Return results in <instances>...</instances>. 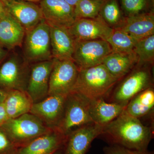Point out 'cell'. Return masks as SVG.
<instances>
[{"label":"cell","instance_id":"obj_22","mask_svg":"<svg viewBox=\"0 0 154 154\" xmlns=\"http://www.w3.org/2000/svg\"><path fill=\"white\" fill-rule=\"evenodd\" d=\"M137 63V57L134 52H112L105 57L102 64L119 81L128 74Z\"/></svg>","mask_w":154,"mask_h":154},{"label":"cell","instance_id":"obj_19","mask_svg":"<svg viewBox=\"0 0 154 154\" xmlns=\"http://www.w3.org/2000/svg\"><path fill=\"white\" fill-rule=\"evenodd\" d=\"M25 36L24 28L7 12L0 18V44L8 49L21 47Z\"/></svg>","mask_w":154,"mask_h":154},{"label":"cell","instance_id":"obj_2","mask_svg":"<svg viewBox=\"0 0 154 154\" xmlns=\"http://www.w3.org/2000/svg\"><path fill=\"white\" fill-rule=\"evenodd\" d=\"M152 67V65H136L117 82L105 99V101L125 107L136 95L148 88L154 87Z\"/></svg>","mask_w":154,"mask_h":154},{"label":"cell","instance_id":"obj_34","mask_svg":"<svg viewBox=\"0 0 154 154\" xmlns=\"http://www.w3.org/2000/svg\"><path fill=\"white\" fill-rule=\"evenodd\" d=\"M8 94V91L0 89V103H3Z\"/></svg>","mask_w":154,"mask_h":154},{"label":"cell","instance_id":"obj_17","mask_svg":"<svg viewBox=\"0 0 154 154\" xmlns=\"http://www.w3.org/2000/svg\"><path fill=\"white\" fill-rule=\"evenodd\" d=\"M49 26L53 58L59 60H73L76 41L68 28Z\"/></svg>","mask_w":154,"mask_h":154},{"label":"cell","instance_id":"obj_32","mask_svg":"<svg viewBox=\"0 0 154 154\" xmlns=\"http://www.w3.org/2000/svg\"><path fill=\"white\" fill-rule=\"evenodd\" d=\"M5 48L2 44H0V61L2 60L8 54V51L6 50Z\"/></svg>","mask_w":154,"mask_h":154},{"label":"cell","instance_id":"obj_29","mask_svg":"<svg viewBox=\"0 0 154 154\" xmlns=\"http://www.w3.org/2000/svg\"><path fill=\"white\" fill-rule=\"evenodd\" d=\"M105 154H154L148 150L145 151L136 150L126 148L117 145H109L103 148Z\"/></svg>","mask_w":154,"mask_h":154},{"label":"cell","instance_id":"obj_30","mask_svg":"<svg viewBox=\"0 0 154 154\" xmlns=\"http://www.w3.org/2000/svg\"><path fill=\"white\" fill-rule=\"evenodd\" d=\"M15 146L8 136L0 127V154H6Z\"/></svg>","mask_w":154,"mask_h":154},{"label":"cell","instance_id":"obj_27","mask_svg":"<svg viewBox=\"0 0 154 154\" xmlns=\"http://www.w3.org/2000/svg\"><path fill=\"white\" fill-rule=\"evenodd\" d=\"M105 0H81L74 7L76 19H95L99 17Z\"/></svg>","mask_w":154,"mask_h":154},{"label":"cell","instance_id":"obj_15","mask_svg":"<svg viewBox=\"0 0 154 154\" xmlns=\"http://www.w3.org/2000/svg\"><path fill=\"white\" fill-rule=\"evenodd\" d=\"M8 12L28 33L44 20L39 5L22 0H8L5 3Z\"/></svg>","mask_w":154,"mask_h":154},{"label":"cell","instance_id":"obj_35","mask_svg":"<svg viewBox=\"0 0 154 154\" xmlns=\"http://www.w3.org/2000/svg\"><path fill=\"white\" fill-rule=\"evenodd\" d=\"M69 5L74 7L81 0H65Z\"/></svg>","mask_w":154,"mask_h":154},{"label":"cell","instance_id":"obj_12","mask_svg":"<svg viewBox=\"0 0 154 154\" xmlns=\"http://www.w3.org/2000/svg\"><path fill=\"white\" fill-rule=\"evenodd\" d=\"M68 29L76 41L95 39L106 41L114 30L99 16L95 19H76Z\"/></svg>","mask_w":154,"mask_h":154},{"label":"cell","instance_id":"obj_9","mask_svg":"<svg viewBox=\"0 0 154 154\" xmlns=\"http://www.w3.org/2000/svg\"><path fill=\"white\" fill-rule=\"evenodd\" d=\"M112 52L110 45L103 39L76 41L73 60L79 69L102 64Z\"/></svg>","mask_w":154,"mask_h":154},{"label":"cell","instance_id":"obj_28","mask_svg":"<svg viewBox=\"0 0 154 154\" xmlns=\"http://www.w3.org/2000/svg\"><path fill=\"white\" fill-rule=\"evenodd\" d=\"M122 8L127 17L149 12L148 9L153 0H120Z\"/></svg>","mask_w":154,"mask_h":154},{"label":"cell","instance_id":"obj_8","mask_svg":"<svg viewBox=\"0 0 154 154\" xmlns=\"http://www.w3.org/2000/svg\"><path fill=\"white\" fill-rule=\"evenodd\" d=\"M54 60L50 76L48 96H67L73 90L79 69L72 60Z\"/></svg>","mask_w":154,"mask_h":154},{"label":"cell","instance_id":"obj_6","mask_svg":"<svg viewBox=\"0 0 154 154\" xmlns=\"http://www.w3.org/2000/svg\"><path fill=\"white\" fill-rule=\"evenodd\" d=\"M22 46L23 55L30 64L53 59L51 55L50 26L44 19L25 33Z\"/></svg>","mask_w":154,"mask_h":154},{"label":"cell","instance_id":"obj_36","mask_svg":"<svg viewBox=\"0 0 154 154\" xmlns=\"http://www.w3.org/2000/svg\"><path fill=\"white\" fill-rule=\"evenodd\" d=\"M62 148L54 152L51 154H63V151H62Z\"/></svg>","mask_w":154,"mask_h":154},{"label":"cell","instance_id":"obj_3","mask_svg":"<svg viewBox=\"0 0 154 154\" xmlns=\"http://www.w3.org/2000/svg\"><path fill=\"white\" fill-rule=\"evenodd\" d=\"M118 82L102 64L79 69L72 92L81 94L89 100L105 99Z\"/></svg>","mask_w":154,"mask_h":154},{"label":"cell","instance_id":"obj_37","mask_svg":"<svg viewBox=\"0 0 154 154\" xmlns=\"http://www.w3.org/2000/svg\"><path fill=\"white\" fill-rule=\"evenodd\" d=\"M22 1H26V2H30L36 3L40 2L42 0H22Z\"/></svg>","mask_w":154,"mask_h":154},{"label":"cell","instance_id":"obj_26","mask_svg":"<svg viewBox=\"0 0 154 154\" xmlns=\"http://www.w3.org/2000/svg\"><path fill=\"white\" fill-rule=\"evenodd\" d=\"M133 51L137 58L136 65H153L154 60V34L137 41Z\"/></svg>","mask_w":154,"mask_h":154},{"label":"cell","instance_id":"obj_20","mask_svg":"<svg viewBox=\"0 0 154 154\" xmlns=\"http://www.w3.org/2000/svg\"><path fill=\"white\" fill-rule=\"evenodd\" d=\"M123 112L140 120L146 118L154 121V87L148 88L134 96L125 106Z\"/></svg>","mask_w":154,"mask_h":154},{"label":"cell","instance_id":"obj_1","mask_svg":"<svg viewBox=\"0 0 154 154\" xmlns=\"http://www.w3.org/2000/svg\"><path fill=\"white\" fill-rule=\"evenodd\" d=\"M153 128L145 125L138 119L128 115L123 111L113 121L103 126L99 137L109 145L145 151L147 150L153 137Z\"/></svg>","mask_w":154,"mask_h":154},{"label":"cell","instance_id":"obj_33","mask_svg":"<svg viewBox=\"0 0 154 154\" xmlns=\"http://www.w3.org/2000/svg\"><path fill=\"white\" fill-rule=\"evenodd\" d=\"M8 12L7 7L5 3L0 0V17Z\"/></svg>","mask_w":154,"mask_h":154},{"label":"cell","instance_id":"obj_31","mask_svg":"<svg viewBox=\"0 0 154 154\" xmlns=\"http://www.w3.org/2000/svg\"><path fill=\"white\" fill-rule=\"evenodd\" d=\"M8 119L4 103H0V127Z\"/></svg>","mask_w":154,"mask_h":154},{"label":"cell","instance_id":"obj_24","mask_svg":"<svg viewBox=\"0 0 154 154\" xmlns=\"http://www.w3.org/2000/svg\"><path fill=\"white\" fill-rule=\"evenodd\" d=\"M99 16L110 28H120L125 19L117 0H105Z\"/></svg>","mask_w":154,"mask_h":154},{"label":"cell","instance_id":"obj_16","mask_svg":"<svg viewBox=\"0 0 154 154\" xmlns=\"http://www.w3.org/2000/svg\"><path fill=\"white\" fill-rule=\"evenodd\" d=\"M66 136L52 129L22 146L15 154H51L63 147Z\"/></svg>","mask_w":154,"mask_h":154},{"label":"cell","instance_id":"obj_21","mask_svg":"<svg viewBox=\"0 0 154 154\" xmlns=\"http://www.w3.org/2000/svg\"><path fill=\"white\" fill-rule=\"evenodd\" d=\"M125 107L105 101L104 98L90 100V111L92 121L104 126L117 118L124 111Z\"/></svg>","mask_w":154,"mask_h":154},{"label":"cell","instance_id":"obj_25","mask_svg":"<svg viewBox=\"0 0 154 154\" xmlns=\"http://www.w3.org/2000/svg\"><path fill=\"white\" fill-rule=\"evenodd\" d=\"M110 45L112 52L131 53L137 41L124 31L114 29L113 33L106 40Z\"/></svg>","mask_w":154,"mask_h":154},{"label":"cell","instance_id":"obj_11","mask_svg":"<svg viewBox=\"0 0 154 154\" xmlns=\"http://www.w3.org/2000/svg\"><path fill=\"white\" fill-rule=\"evenodd\" d=\"M66 96H48L40 102L33 103L30 113L49 128L56 129L63 116Z\"/></svg>","mask_w":154,"mask_h":154},{"label":"cell","instance_id":"obj_39","mask_svg":"<svg viewBox=\"0 0 154 154\" xmlns=\"http://www.w3.org/2000/svg\"><path fill=\"white\" fill-rule=\"evenodd\" d=\"M0 18H1V17H0Z\"/></svg>","mask_w":154,"mask_h":154},{"label":"cell","instance_id":"obj_7","mask_svg":"<svg viewBox=\"0 0 154 154\" xmlns=\"http://www.w3.org/2000/svg\"><path fill=\"white\" fill-rule=\"evenodd\" d=\"M29 65L23 55L13 53L0 67V89L25 91L30 73Z\"/></svg>","mask_w":154,"mask_h":154},{"label":"cell","instance_id":"obj_4","mask_svg":"<svg viewBox=\"0 0 154 154\" xmlns=\"http://www.w3.org/2000/svg\"><path fill=\"white\" fill-rule=\"evenodd\" d=\"M1 127L14 146L21 147L52 130L30 113L9 119Z\"/></svg>","mask_w":154,"mask_h":154},{"label":"cell","instance_id":"obj_23","mask_svg":"<svg viewBox=\"0 0 154 154\" xmlns=\"http://www.w3.org/2000/svg\"><path fill=\"white\" fill-rule=\"evenodd\" d=\"M3 103L8 119L17 118L30 113L33 104L26 91L19 90L8 91Z\"/></svg>","mask_w":154,"mask_h":154},{"label":"cell","instance_id":"obj_18","mask_svg":"<svg viewBox=\"0 0 154 154\" xmlns=\"http://www.w3.org/2000/svg\"><path fill=\"white\" fill-rule=\"evenodd\" d=\"M121 30L139 41L154 34V14L149 12L125 18Z\"/></svg>","mask_w":154,"mask_h":154},{"label":"cell","instance_id":"obj_13","mask_svg":"<svg viewBox=\"0 0 154 154\" xmlns=\"http://www.w3.org/2000/svg\"><path fill=\"white\" fill-rule=\"evenodd\" d=\"M39 7L49 26L68 28L75 22L74 7L65 0H42Z\"/></svg>","mask_w":154,"mask_h":154},{"label":"cell","instance_id":"obj_38","mask_svg":"<svg viewBox=\"0 0 154 154\" xmlns=\"http://www.w3.org/2000/svg\"><path fill=\"white\" fill-rule=\"evenodd\" d=\"M1 1H2L4 3H5V2H7V1H8V0H1Z\"/></svg>","mask_w":154,"mask_h":154},{"label":"cell","instance_id":"obj_5","mask_svg":"<svg viewBox=\"0 0 154 154\" xmlns=\"http://www.w3.org/2000/svg\"><path fill=\"white\" fill-rule=\"evenodd\" d=\"M89 108V99L72 92L66 96L63 116L56 129L66 136L72 131L93 123Z\"/></svg>","mask_w":154,"mask_h":154},{"label":"cell","instance_id":"obj_14","mask_svg":"<svg viewBox=\"0 0 154 154\" xmlns=\"http://www.w3.org/2000/svg\"><path fill=\"white\" fill-rule=\"evenodd\" d=\"M102 128L93 122L72 131L66 136L63 154H86L92 142L101 134Z\"/></svg>","mask_w":154,"mask_h":154},{"label":"cell","instance_id":"obj_10","mask_svg":"<svg viewBox=\"0 0 154 154\" xmlns=\"http://www.w3.org/2000/svg\"><path fill=\"white\" fill-rule=\"evenodd\" d=\"M54 60L31 64L26 87V93L33 103L40 102L48 96L50 76Z\"/></svg>","mask_w":154,"mask_h":154}]
</instances>
